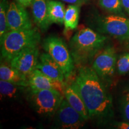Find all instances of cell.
<instances>
[{
    "mask_svg": "<svg viewBox=\"0 0 129 129\" xmlns=\"http://www.w3.org/2000/svg\"><path fill=\"white\" fill-rule=\"evenodd\" d=\"M37 69L54 80L64 82V75L62 69L57 63L47 53H43L40 55Z\"/></svg>",
    "mask_w": 129,
    "mask_h": 129,
    "instance_id": "12",
    "label": "cell"
},
{
    "mask_svg": "<svg viewBox=\"0 0 129 129\" xmlns=\"http://www.w3.org/2000/svg\"><path fill=\"white\" fill-rule=\"evenodd\" d=\"M60 1H64L65 3H69L71 4H75L78 6H81V5L84 4L87 1V0H60Z\"/></svg>",
    "mask_w": 129,
    "mask_h": 129,
    "instance_id": "23",
    "label": "cell"
},
{
    "mask_svg": "<svg viewBox=\"0 0 129 129\" xmlns=\"http://www.w3.org/2000/svg\"><path fill=\"white\" fill-rule=\"evenodd\" d=\"M8 31L33 28L25 7L17 2L9 4L7 13Z\"/></svg>",
    "mask_w": 129,
    "mask_h": 129,
    "instance_id": "10",
    "label": "cell"
},
{
    "mask_svg": "<svg viewBox=\"0 0 129 129\" xmlns=\"http://www.w3.org/2000/svg\"><path fill=\"white\" fill-rule=\"evenodd\" d=\"M93 26L99 33L109 35L120 40H129V19L118 15L98 16Z\"/></svg>",
    "mask_w": 129,
    "mask_h": 129,
    "instance_id": "6",
    "label": "cell"
},
{
    "mask_svg": "<svg viewBox=\"0 0 129 129\" xmlns=\"http://www.w3.org/2000/svg\"><path fill=\"white\" fill-rule=\"evenodd\" d=\"M117 62L115 50L112 47H107L95 56L92 68L101 79L108 80L114 75Z\"/></svg>",
    "mask_w": 129,
    "mask_h": 129,
    "instance_id": "7",
    "label": "cell"
},
{
    "mask_svg": "<svg viewBox=\"0 0 129 129\" xmlns=\"http://www.w3.org/2000/svg\"><path fill=\"white\" fill-rule=\"evenodd\" d=\"M80 7L78 5L71 4L66 9L64 17V25L65 30H74L77 28L78 24Z\"/></svg>",
    "mask_w": 129,
    "mask_h": 129,
    "instance_id": "18",
    "label": "cell"
},
{
    "mask_svg": "<svg viewBox=\"0 0 129 129\" xmlns=\"http://www.w3.org/2000/svg\"><path fill=\"white\" fill-rule=\"evenodd\" d=\"M117 69L120 75H125L129 72V53L122 54L117 62Z\"/></svg>",
    "mask_w": 129,
    "mask_h": 129,
    "instance_id": "21",
    "label": "cell"
},
{
    "mask_svg": "<svg viewBox=\"0 0 129 129\" xmlns=\"http://www.w3.org/2000/svg\"><path fill=\"white\" fill-rule=\"evenodd\" d=\"M56 122L59 128L76 129L83 127L85 120L64 98L56 112Z\"/></svg>",
    "mask_w": 129,
    "mask_h": 129,
    "instance_id": "9",
    "label": "cell"
},
{
    "mask_svg": "<svg viewBox=\"0 0 129 129\" xmlns=\"http://www.w3.org/2000/svg\"><path fill=\"white\" fill-rule=\"evenodd\" d=\"M25 88L26 87L15 84L10 82L0 80V93L1 98L6 99H16Z\"/></svg>",
    "mask_w": 129,
    "mask_h": 129,
    "instance_id": "17",
    "label": "cell"
},
{
    "mask_svg": "<svg viewBox=\"0 0 129 129\" xmlns=\"http://www.w3.org/2000/svg\"><path fill=\"white\" fill-rule=\"evenodd\" d=\"M31 7L35 23L41 32H46L51 25L48 17L47 0H33Z\"/></svg>",
    "mask_w": 129,
    "mask_h": 129,
    "instance_id": "13",
    "label": "cell"
},
{
    "mask_svg": "<svg viewBox=\"0 0 129 129\" xmlns=\"http://www.w3.org/2000/svg\"><path fill=\"white\" fill-rule=\"evenodd\" d=\"M1 59L10 62L19 52L30 47L38 46L41 35L37 28L9 30L0 38Z\"/></svg>",
    "mask_w": 129,
    "mask_h": 129,
    "instance_id": "3",
    "label": "cell"
},
{
    "mask_svg": "<svg viewBox=\"0 0 129 129\" xmlns=\"http://www.w3.org/2000/svg\"><path fill=\"white\" fill-rule=\"evenodd\" d=\"M117 128L120 129H129V122H121L117 124Z\"/></svg>",
    "mask_w": 129,
    "mask_h": 129,
    "instance_id": "25",
    "label": "cell"
},
{
    "mask_svg": "<svg viewBox=\"0 0 129 129\" xmlns=\"http://www.w3.org/2000/svg\"><path fill=\"white\" fill-rule=\"evenodd\" d=\"M99 5L108 12L115 14H122V4L121 0H99Z\"/></svg>",
    "mask_w": 129,
    "mask_h": 129,
    "instance_id": "20",
    "label": "cell"
},
{
    "mask_svg": "<svg viewBox=\"0 0 129 129\" xmlns=\"http://www.w3.org/2000/svg\"><path fill=\"white\" fill-rule=\"evenodd\" d=\"M43 48L57 63L62 69L65 79L73 73L75 63L70 50L61 38L50 36L43 40Z\"/></svg>",
    "mask_w": 129,
    "mask_h": 129,
    "instance_id": "5",
    "label": "cell"
},
{
    "mask_svg": "<svg viewBox=\"0 0 129 129\" xmlns=\"http://www.w3.org/2000/svg\"><path fill=\"white\" fill-rule=\"evenodd\" d=\"M122 114L123 118L125 121L129 122V96L124 95L122 102Z\"/></svg>",
    "mask_w": 129,
    "mask_h": 129,
    "instance_id": "22",
    "label": "cell"
},
{
    "mask_svg": "<svg viewBox=\"0 0 129 129\" xmlns=\"http://www.w3.org/2000/svg\"><path fill=\"white\" fill-rule=\"evenodd\" d=\"M71 85L83 99L91 118H102L112 112V98L92 67L81 66Z\"/></svg>",
    "mask_w": 129,
    "mask_h": 129,
    "instance_id": "1",
    "label": "cell"
},
{
    "mask_svg": "<svg viewBox=\"0 0 129 129\" xmlns=\"http://www.w3.org/2000/svg\"><path fill=\"white\" fill-rule=\"evenodd\" d=\"M39 57L38 46L30 47L17 53L12 58L10 63L28 78L29 75L37 69Z\"/></svg>",
    "mask_w": 129,
    "mask_h": 129,
    "instance_id": "8",
    "label": "cell"
},
{
    "mask_svg": "<svg viewBox=\"0 0 129 129\" xmlns=\"http://www.w3.org/2000/svg\"><path fill=\"white\" fill-rule=\"evenodd\" d=\"M16 1L26 8L31 6L33 0H16Z\"/></svg>",
    "mask_w": 129,
    "mask_h": 129,
    "instance_id": "24",
    "label": "cell"
},
{
    "mask_svg": "<svg viewBox=\"0 0 129 129\" xmlns=\"http://www.w3.org/2000/svg\"><path fill=\"white\" fill-rule=\"evenodd\" d=\"M64 96L71 106L75 109L85 120L90 118L89 113L83 99L71 84L66 85Z\"/></svg>",
    "mask_w": 129,
    "mask_h": 129,
    "instance_id": "14",
    "label": "cell"
},
{
    "mask_svg": "<svg viewBox=\"0 0 129 129\" xmlns=\"http://www.w3.org/2000/svg\"><path fill=\"white\" fill-rule=\"evenodd\" d=\"M8 0H1L0 3V38L8 32L7 13L9 7Z\"/></svg>",
    "mask_w": 129,
    "mask_h": 129,
    "instance_id": "19",
    "label": "cell"
},
{
    "mask_svg": "<svg viewBox=\"0 0 129 129\" xmlns=\"http://www.w3.org/2000/svg\"><path fill=\"white\" fill-rule=\"evenodd\" d=\"M107 38L89 28L77 31L69 41V50L77 65L87 63L95 57L105 44Z\"/></svg>",
    "mask_w": 129,
    "mask_h": 129,
    "instance_id": "2",
    "label": "cell"
},
{
    "mask_svg": "<svg viewBox=\"0 0 129 129\" xmlns=\"http://www.w3.org/2000/svg\"><path fill=\"white\" fill-rule=\"evenodd\" d=\"M28 84L32 89L56 90L63 94L66 87L64 82L54 80L38 69H35L28 77Z\"/></svg>",
    "mask_w": 129,
    "mask_h": 129,
    "instance_id": "11",
    "label": "cell"
},
{
    "mask_svg": "<svg viewBox=\"0 0 129 129\" xmlns=\"http://www.w3.org/2000/svg\"><path fill=\"white\" fill-rule=\"evenodd\" d=\"M64 97L63 94L56 90L29 88L28 99L37 114L51 116L56 114Z\"/></svg>",
    "mask_w": 129,
    "mask_h": 129,
    "instance_id": "4",
    "label": "cell"
},
{
    "mask_svg": "<svg viewBox=\"0 0 129 129\" xmlns=\"http://www.w3.org/2000/svg\"><path fill=\"white\" fill-rule=\"evenodd\" d=\"M47 5L48 17L51 24L62 25L66 12L64 5L60 1L54 0H47Z\"/></svg>",
    "mask_w": 129,
    "mask_h": 129,
    "instance_id": "16",
    "label": "cell"
},
{
    "mask_svg": "<svg viewBox=\"0 0 129 129\" xmlns=\"http://www.w3.org/2000/svg\"><path fill=\"white\" fill-rule=\"evenodd\" d=\"M122 8L129 15V0H121Z\"/></svg>",
    "mask_w": 129,
    "mask_h": 129,
    "instance_id": "26",
    "label": "cell"
},
{
    "mask_svg": "<svg viewBox=\"0 0 129 129\" xmlns=\"http://www.w3.org/2000/svg\"><path fill=\"white\" fill-rule=\"evenodd\" d=\"M0 79L26 87H28V78L13 67L11 64L7 65L4 63H1Z\"/></svg>",
    "mask_w": 129,
    "mask_h": 129,
    "instance_id": "15",
    "label": "cell"
},
{
    "mask_svg": "<svg viewBox=\"0 0 129 129\" xmlns=\"http://www.w3.org/2000/svg\"><path fill=\"white\" fill-rule=\"evenodd\" d=\"M125 94H127V95H128V96H129V88H127V90H126V91H125Z\"/></svg>",
    "mask_w": 129,
    "mask_h": 129,
    "instance_id": "27",
    "label": "cell"
}]
</instances>
